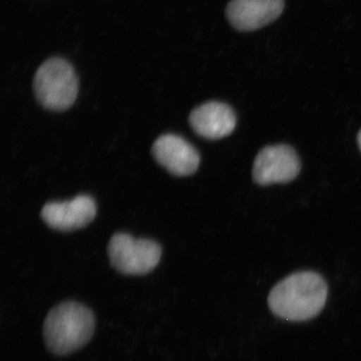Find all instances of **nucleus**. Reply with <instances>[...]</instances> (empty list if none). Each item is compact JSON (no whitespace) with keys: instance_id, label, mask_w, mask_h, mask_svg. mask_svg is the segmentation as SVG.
<instances>
[{"instance_id":"obj_3","label":"nucleus","mask_w":361,"mask_h":361,"mask_svg":"<svg viewBox=\"0 0 361 361\" xmlns=\"http://www.w3.org/2000/svg\"><path fill=\"white\" fill-rule=\"evenodd\" d=\"M35 96L49 111L68 110L77 99L78 80L73 66L63 59H51L39 66L33 82Z\"/></svg>"},{"instance_id":"obj_4","label":"nucleus","mask_w":361,"mask_h":361,"mask_svg":"<svg viewBox=\"0 0 361 361\" xmlns=\"http://www.w3.org/2000/svg\"><path fill=\"white\" fill-rule=\"evenodd\" d=\"M108 254L111 266L118 272L144 275L159 264L161 249L152 240L135 239L125 233H118L111 237Z\"/></svg>"},{"instance_id":"obj_6","label":"nucleus","mask_w":361,"mask_h":361,"mask_svg":"<svg viewBox=\"0 0 361 361\" xmlns=\"http://www.w3.org/2000/svg\"><path fill=\"white\" fill-rule=\"evenodd\" d=\"M152 152L161 167L178 177L193 175L200 164L197 149L177 135H161L154 142Z\"/></svg>"},{"instance_id":"obj_10","label":"nucleus","mask_w":361,"mask_h":361,"mask_svg":"<svg viewBox=\"0 0 361 361\" xmlns=\"http://www.w3.org/2000/svg\"><path fill=\"white\" fill-rule=\"evenodd\" d=\"M357 142H358V146H360V149L361 151V130L360 132V134H358Z\"/></svg>"},{"instance_id":"obj_7","label":"nucleus","mask_w":361,"mask_h":361,"mask_svg":"<svg viewBox=\"0 0 361 361\" xmlns=\"http://www.w3.org/2000/svg\"><path fill=\"white\" fill-rule=\"evenodd\" d=\"M284 6V0H231L226 16L237 30L253 32L276 20Z\"/></svg>"},{"instance_id":"obj_9","label":"nucleus","mask_w":361,"mask_h":361,"mask_svg":"<svg viewBox=\"0 0 361 361\" xmlns=\"http://www.w3.org/2000/svg\"><path fill=\"white\" fill-rule=\"evenodd\" d=\"M189 123L197 135L209 140H219L234 130L236 116L227 104L210 102L192 111Z\"/></svg>"},{"instance_id":"obj_2","label":"nucleus","mask_w":361,"mask_h":361,"mask_svg":"<svg viewBox=\"0 0 361 361\" xmlns=\"http://www.w3.org/2000/svg\"><path fill=\"white\" fill-rule=\"evenodd\" d=\"M94 327V314L82 304L73 301L59 304L45 318V344L54 355H70L90 341Z\"/></svg>"},{"instance_id":"obj_8","label":"nucleus","mask_w":361,"mask_h":361,"mask_svg":"<svg viewBox=\"0 0 361 361\" xmlns=\"http://www.w3.org/2000/svg\"><path fill=\"white\" fill-rule=\"evenodd\" d=\"M96 202L92 197L80 195L73 200L51 202L42 210V220L59 231H71L89 225L96 217Z\"/></svg>"},{"instance_id":"obj_5","label":"nucleus","mask_w":361,"mask_h":361,"mask_svg":"<svg viewBox=\"0 0 361 361\" xmlns=\"http://www.w3.org/2000/svg\"><path fill=\"white\" fill-rule=\"evenodd\" d=\"M300 161L295 151L286 145L268 146L261 149L253 166V179L267 186L295 179L300 172Z\"/></svg>"},{"instance_id":"obj_1","label":"nucleus","mask_w":361,"mask_h":361,"mask_svg":"<svg viewBox=\"0 0 361 361\" xmlns=\"http://www.w3.org/2000/svg\"><path fill=\"white\" fill-rule=\"evenodd\" d=\"M327 296L329 287L322 276L312 271H301L273 287L268 296V305L282 319L306 322L322 312Z\"/></svg>"}]
</instances>
